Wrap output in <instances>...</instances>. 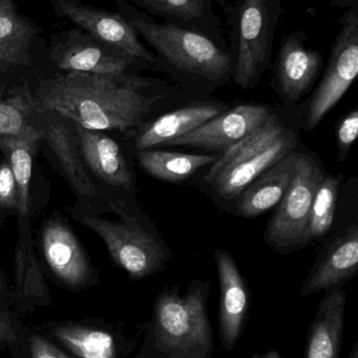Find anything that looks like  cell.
<instances>
[{
  "label": "cell",
  "mask_w": 358,
  "mask_h": 358,
  "mask_svg": "<svg viewBox=\"0 0 358 358\" xmlns=\"http://www.w3.org/2000/svg\"><path fill=\"white\" fill-rule=\"evenodd\" d=\"M41 134L19 136V138H0V151L4 153L14 174L18 189L19 218L29 217V185L33 172L34 155Z\"/></svg>",
  "instance_id": "603a6c76"
},
{
  "label": "cell",
  "mask_w": 358,
  "mask_h": 358,
  "mask_svg": "<svg viewBox=\"0 0 358 358\" xmlns=\"http://www.w3.org/2000/svg\"><path fill=\"white\" fill-rule=\"evenodd\" d=\"M29 346L32 358H71L39 336H32Z\"/></svg>",
  "instance_id": "4dcf8cb0"
},
{
  "label": "cell",
  "mask_w": 358,
  "mask_h": 358,
  "mask_svg": "<svg viewBox=\"0 0 358 358\" xmlns=\"http://www.w3.org/2000/svg\"><path fill=\"white\" fill-rule=\"evenodd\" d=\"M201 283L184 296L164 290L156 303L157 345L174 358H206L212 348V329Z\"/></svg>",
  "instance_id": "277c9868"
},
{
  "label": "cell",
  "mask_w": 358,
  "mask_h": 358,
  "mask_svg": "<svg viewBox=\"0 0 358 358\" xmlns=\"http://www.w3.org/2000/svg\"><path fill=\"white\" fill-rule=\"evenodd\" d=\"M41 248L50 271L71 287L90 280V261L71 227L61 218H50L41 231Z\"/></svg>",
  "instance_id": "4fadbf2b"
},
{
  "label": "cell",
  "mask_w": 358,
  "mask_h": 358,
  "mask_svg": "<svg viewBox=\"0 0 358 358\" xmlns=\"http://www.w3.org/2000/svg\"><path fill=\"white\" fill-rule=\"evenodd\" d=\"M358 134V111H351L340 122L338 129V144L340 150V159L342 155H347L357 140Z\"/></svg>",
  "instance_id": "f546056e"
},
{
  "label": "cell",
  "mask_w": 358,
  "mask_h": 358,
  "mask_svg": "<svg viewBox=\"0 0 358 358\" xmlns=\"http://www.w3.org/2000/svg\"><path fill=\"white\" fill-rule=\"evenodd\" d=\"M147 82L126 75L69 71L41 80L34 94L36 113H52L88 130L126 131L151 113L157 99Z\"/></svg>",
  "instance_id": "6da1fadb"
},
{
  "label": "cell",
  "mask_w": 358,
  "mask_h": 358,
  "mask_svg": "<svg viewBox=\"0 0 358 358\" xmlns=\"http://www.w3.org/2000/svg\"><path fill=\"white\" fill-rule=\"evenodd\" d=\"M325 176L315 159L301 153L298 172L267 229V239L273 246L291 248L309 241L311 206Z\"/></svg>",
  "instance_id": "5b68a950"
},
{
  "label": "cell",
  "mask_w": 358,
  "mask_h": 358,
  "mask_svg": "<svg viewBox=\"0 0 358 358\" xmlns=\"http://www.w3.org/2000/svg\"><path fill=\"white\" fill-rule=\"evenodd\" d=\"M301 153L292 151L261 174L241 194L237 208L242 216L264 214L282 201L296 172Z\"/></svg>",
  "instance_id": "d6986e66"
},
{
  "label": "cell",
  "mask_w": 358,
  "mask_h": 358,
  "mask_svg": "<svg viewBox=\"0 0 358 358\" xmlns=\"http://www.w3.org/2000/svg\"><path fill=\"white\" fill-rule=\"evenodd\" d=\"M345 308L346 294L342 286L328 289L309 328L305 358H340Z\"/></svg>",
  "instance_id": "2e32d148"
},
{
  "label": "cell",
  "mask_w": 358,
  "mask_h": 358,
  "mask_svg": "<svg viewBox=\"0 0 358 358\" xmlns=\"http://www.w3.org/2000/svg\"><path fill=\"white\" fill-rule=\"evenodd\" d=\"M50 6L59 18L67 19L132 60L155 62L153 55L141 43L136 29L119 12L88 6L80 0H50Z\"/></svg>",
  "instance_id": "9c48e42d"
},
{
  "label": "cell",
  "mask_w": 358,
  "mask_h": 358,
  "mask_svg": "<svg viewBox=\"0 0 358 358\" xmlns=\"http://www.w3.org/2000/svg\"><path fill=\"white\" fill-rule=\"evenodd\" d=\"M224 107L214 103H200L162 115L144 128L136 141L138 150L163 146L165 143L193 131L216 117Z\"/></svg>",
  "instance_id": "44dd1931"
},
{
  "label": "cell",
  "mask_w": 358,
  "mask_h": 358,
  "mask_svg": "<svg viewBox=\"0 0 358 358\" xmlns=\"http://www.w3.org/2000/svg\"><path fill=\"white\" fill-rule=\"evenodd\" d=\"M16 340V332L12 320L6 313H0V347Z\"/></svg>",
  "instance_id": "1f68e13d"
},
{
  "label": "cell",
  "mask_w": 358,
  "mask_h": 358,
  "mask_svg": "<svg viewBox=\"0 0 358 358\" xmlns=\"http://www.w3.org/2000/svg\"><path fill=\"white\" fill-rule=\"evenodd\" d=\"M357 269L358 229L353 225L315 265L303 284L301 294L309 296L340 286L355 277Z\"/></svg>",
  "instance_id": "ac0fdd59"
},
{
  "label": "cell",
  "mask_w": 358,
  "mask_h": 358,
  "mask_svg": "<svg viewBox=\"0 0 358 358\" xmlns=\"http://www.w3.org/2000/svg\"><path fill=\"white\" fill-rule=\"evenodd\" d=\"M342 182L340 176H325L317 187L311 206L308 223V238L319 239L329 231L336 216L338 187Z\"/></svg>",
  "instance_id": "4316f807"
},
{
  "label": "cell",
  "mask_w": 358,
  "mask_h": 358,
  "mask_svg": "<svg viewBox=\"0 0 358 358\" xmlns=\"http://www.w3.org/2000/svg\"><path fill=\"white\" fill-rule=\"evenodd\" d=\"M252 358H281V355H280V353L277 352V350H275V349H271V350H269L268 352L265 353V355H254Z\"/></svg>",
  "instance_id": "d6a6232c"
},
{
  "label": "cell",
  "mask_w": 358,
  "mask_h": 358,
  "mask_svg": "<svg viewBox=\"0 0 358 358\" xmlns=\"http://www.w3.org/2000/svg\"><path fill=\"white\" fill-rule=\"evenodd\" d=\"M42 29L14 0H0V76L31 64V44Z\"/></svg>",
  "instance_id": "e0dca14e"
},
{
  "label": "cell",
  "mask_w": 358,
  "mask_h": 358,
  "mask_svg": "<svg viewBox=\"0 0 358 358\" xmlns=\"http://www.w3.org/2000/svg\"><path fill=\"white\" fill-rule=\"evenodd\" d=\"M220 280V338L227 351L239 340L248 311V289L235 259L226 250L214 252Z\"/></svg>",
  "instance_id": "5bb4252c"
},
{
  "label": "cell",
  "mask_w": 358,
  "mask_h": 358,
  "mask_svg": "<svg viewBox=\"0 0 358 358\" xmlns=\"http://www.w3.org/2000/svg\"><path fill=\"white\" fill-rule=\"evenodd\" d=\"M40 134L33 96L27 86L16 87L8 98H0V138Z\"/></svg>",
  "instance_id": "d4e9b609"
},
{
  "label": "cell",
  "mask_w": 358,
  "mask_h": 358,
  "mask_svg": "<svg viewBox=\"0 0 358 358\" xmlns=\"http://www.w3.org/2000/svg\"><path fill=\"white\" fill-rule=\"evenodd\" d=\"M273 29L271 0H242L235 71V82L241 87L254 85L267 66Z\"/></svg>",
  "instance_id": "ba28073f"
},
{
  "label": "cell",
  "mask_w": 358,
  "mask_h": 358,
  "mask_svg": "<svg viewBox=\"0 0 358 358\" xmlns=\"http://www.w3.org/2000/svg\"><path fill=\"white\" fill-rule=\"evenodd\" d=\"M273 113L264 105H239L212 117L193 131L163 146H184L209 150H227L266 123Z\"/></svg>",
  "instance_id": "8fae6325"
},
{
  "label": "cell",
  "mask_w": 358,
  "mask_h": 358,
  "mask_svg": "<svg viewBox=\"0 0 358 358\" xmlns=\"http://www.w3.org/2000/svg\"><path fill=\"white\" fill-rule=\"evenodd\" d=\"M79 222L104 241L113 262L132 279L149 277L165 263L161 245L141 227L95 216L81 217Z\"/></svg>",
  "instance_id": "8992f818"
},
{
  "label": "cell",
  "mask_w": 358,
  "mask_h": 358,
  "mask_svg": "<svg viewBox=\"0 0 358 358\" xmlns=\"http://www.w3.org/2000/svg\"><path fill=\"white\" fill-rule=\"evenodd\" d=\"M78 148L84 165L103 182L113 187H132V176L118 143L102 131L74 124Z\"/></svg>",
  "instance_id": "9a60e30c"
},
{
  "label": "cell",
  "mask_w": 358,
  "mask_h": 358,
  "mask_svg": "<svg viewBox=\"0 0 358 358\" xmlns=\"http://www.w3.org/2000/svg\"><path fill=\"white\" fill-rule=\"evenodd\" d=\"M56 338L80 358H116L113 336L103 330L81 326H60Z\"/></svg>",
  "instance_id": "484cf974"
},
{
  "label": "cell",
  "mask_w": 358,
  "mask_h": 358,
  "mask_svg": "<svg viewBox=\"0 0 358 358\" xmlns=\"http://www.w3.org/2000/svg\"><path fill=\"white\" fill-rule=\"evenodd\" d=\"M321 66V56L306 48L296 36L282 42L277 60V78L284 96L296 101L310 87Z\"/></svg>",
  "instance_id": "ffe728a7"
},
{
  "label": "cell",
  "mask_w": 358,
  "mask_h": 358,
  "mask_svg": "<svg viewBox=\"0 0 358 358\" xmlns=\"http://www.w3.org/2000/svg\"><path fill=\"white\" fill-rule=\"evenodd\" d=\"M36 122L41 141H44L54 153L76 195L95 197L96 187L88 176L80 155L74 124L52 113H36Z\"/></svg>",
  "instance_id": "7c38bea8"
},
{
  "label": "cell",
  "mask_w": 358,
  "mask_h": 358,
  "mask_svg": "<svg viewBox=\"0 0 358 358\" xmlns=\"http://www.w3.org/2000/svg\"><path fill=\"white\" fill-rule=\"evenodd\" d=\"M349 358H358V343H357V344L354 345V347H353L352 352H351Z\"/></svg>",
  "instance_id": "836d02e7"
},
{
  "label": "cell",
  "mask_w": 358,
  "mask_h": 358,
  "mask_svg": "<svg viewBox=\"0 0 358 358\" xmlns=\"http://www.w3.org/2000/svg\"><path fill=\"white\" fill-rule=\"evenodd\" d=\"M159 14L191 20L203 13L204 0H132Z\"/></svg>",
  "instance_id": "83f0119b"
},
{
  "label": "cell",
  "mask_w": 358,
  "mask_h": 358,
  "mask_svg": "<svg viewBox=\"0 0 358 358\" xmlns=\"http://www.w3.org/2000/svg\"><path fill=\"white\" fill-rule=\"evenodd\" d=\"M296 138L289 129L271 115L268 121L243 140L224 151L206 174L219 196L233 199L261 174L289 155Z\"/></svg>",
  "instance_id": "7a4b0ae2"
},
{
  "label": "cell",
  "mask_w": 358,
  "mask_h": 358,
  "mask_svg": "<svg viewBox=\"0 0 358 358\" xmlns=\"http://www.w3.org/2000/svg\"><path fill=\"white\" fill-rule=\"evenodd\" d=\"M2 96H4V87L0 86V98H2Z\"/></svg>",
  "instance_id": "e575fe53"
},
{
  "label": "cell",
  "mask_w": 358,
  "mask_h": 358,
  "mask_svg": "<svg viewBox=\"0 0 358 358\" xmlns=\"http://www.w3.org/2000/svg\"><path fill=\"white\" fill-rule=\"evenodd\" d=\"M50 59L67 73L94 75H124L135 61L78 27L59 34L50 48Z\"/></svg>",
  "instance_id": "30bf717a"
},
{
  "label": "cell",
  "mask_w": 358,
  "mask_h": 358,
  "mask_svg": "<svg viewBox=\"0 0 358 358\" xmlns=\"http://www.w3.org/2000/svg\"><path fill=\"white\" fill-rule=\"evenodd\" d=\"M358 73V17L348 13L332 48L329 65L315 92L306 117L307 130H312L340 102Z\"/></svg>",
  "instance_id": "52a82bcc"
},
{
  "label": "cell",
  "mask_w": 358,
  "mask_h": 358,
  "mask_svg": "<svg viewBox=\"0 0 358 358\" xmlns=\"http://www.w3.org/2000/svg\"><path fill=\"white\" fill-rule=\"evenodd\" d=\"M118 12L170 64L180 71L208 80H220L230 69V57L201 34L172 24H160L132 8L115 0Z\"/></svg>",
  "instance_id": "3957f363"
},
{
  "label": "cell",
  "mask_w": 358,
  "mask_h": 358,
  "mask_svg": "<svg viewBox=\"0 0 358 358\" xmlns=\"http://www.w3.org/2000/svg\"><path fill=\"white\" fill-rule=\"evenodd\" d=\"M18 189L6 159L0 163V212L18 213Z\"/></svg>",
  "instance_id": "f1b7e54d"
},
{
  "label": "cell",
  "mask_w": 358,
  "mask_h": 358,
  "mask_svg": "<svg viewBox=\"0 0 358 358\" xmlns=\"http://www.w3.org/2000/svg\"><path fill=\"white\" fill-rule=\"evenodd\" d=\"M220 155H186L166 151L138 150L139 165L153 178L168 182H180L198 170L218 161Z\"/></svg>",
  "instance_id": "7402d4cb"
},
{
  "label": "cell",
  "mask_w": 358,
  "mask_h": 358,
  "mask_svg": "<svg viewBox=\"0 0 358 358\" xmlns=\"http://www.w3.org/2000/svg\"><path fill=\"white\" fill-rule=\"evenodd\" d=\"M19 240L15 252L17 292L25 296L44 298L48 290L34 252L29 217L19 218Z\"/></svg>",
  "instance_id": "cb8c5ba5"
}]
</instances>
